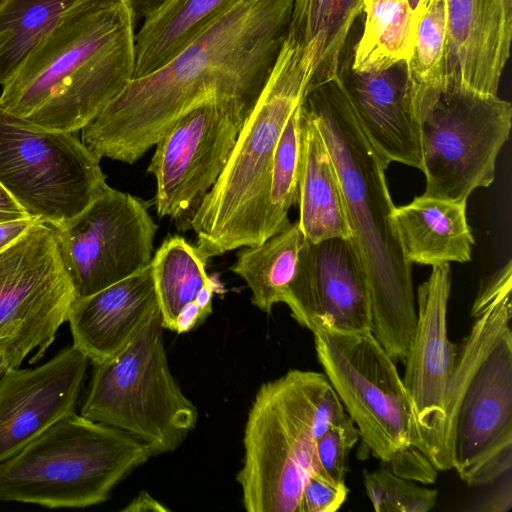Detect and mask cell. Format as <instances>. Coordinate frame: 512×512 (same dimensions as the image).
<instances>
[{
  "label": "cell",
  "mask_w": 512,
  "mask_h": 512,
  "mask_svg": "<svg viewBox=\"0 0 512 512\" xmlns=\"http://www.w3.org/2000/svg\"><path fill=\"white\" fill-rule=\"evenodd\" d=\"M445 53V0H425L415 29L413 50L406 62L413 103L417 98L443 87Z\"/></svg>",
  "instance_id": "obj_29"
},
{
  "label": "cell",
  "mask_w": 512,
  "mask_h": 512,
  "mask_svg": "<svg viewBox=\"0 0 512 512\" xmlns=\"http://www.w3.org/2000/svg\"><path fill=\"white\" fill-rule=\"evenodd\" d=\"M300 104L289 117L278 141L272 165L265 240L286 229L290 208L298 202L300 164Z\"/></svg>",
  "instance_id": "obj_30"
},
{
  "label": "cell",
  "mask_w": 512,
  "mask_h": 512,
  "mask_svg": "<svg viewBox=\"0 0 512 512\" xmlns=\"http://www.w3.org/2000/svg\"><path fill=\"white\" fill-rule=\"evenodd\" d=\"M206 262L196 246L177 235L166 238L154 252L151 266L164 329L174 331L180 311L215 282Z\"/></svg>",
  "instance_id": "obj_27"
},
{
  "label": "cell",
  "mask_w": 512,
  "mask_h": 512,
  "mask_svg": "<svg viewBox=\"0 0 512 512\" xmlns=\"http://www.w3.org/2000/svg\"><path fill=\"white\" fill-rule=\"evenodd\" d=\"M75 297L55 229L36 223L0 252V352L40 360Z\"/></svg>",
  "instance_id": "obj_12"
},
{
  "label": "cell",
  "mask_w": 512,
  "mask_h": 512,
  "mask_svg": "<svg viewBox=\"0 0 512 512\" xmlns=\"http://www.w3.org/2000/svg\"><path fill=\"white\" fill-rule=\"evenodd\" d=\"M30 217L10 192L0 183V223Z\"/></svg>",
  "instance_id": "obj_36"
},
{
  "label": "cell",
  "mask_w": 512,
  "mask_h": 512,
  "mask_svg": "<svg viewBox=\"0 0 512 512\" xmlns=\"http://www.w3.org/2000/svg\"><path fill=\"white\" fill-rule=\"evenodd\" d=\"M80 0H0V85Z\"/></svg>",
  "instance_id": "obj_28"
},
{
  "label": "cell",
  "mask_w": 512,
  "mask_h": 512,
  "mask_svg": "<svg viewBox=\"0 0 512 512\" xmlns=\"http://www.w3.org/2000/svg\"><path fill=\"white\" fill-rule=\"evenodd\" d=\"M163 329L159 309L120 352L94 364L80 412L127 433L152 456L178 448L198 419L170 371Z\"/></svg>",
  "instance_id": "obj_9"
},
{
  "label": "cell",
  "mask_w": 512,
  "mask_h": 512,
  "mask_svg": "<svg viewBox=\"0 0 512 512\" xmlns=\"http://www.w3.org/2000/svg\"><path fill=\"white\" fill-rule=\"evenodd\" d=\"M332 157L351 238L370 293L371 332L394 362H404L416 327L411 264L393 221L387 164L361 129L338 75L304 93L301 101Z\"/></svg>",
  "instance_id": "obj_2"
},
{
  "label": "cell",
  "mask_w": 512,
  "mask_h": 512,
  "mask_svg": "<svg viewBox=\"0 0 512 512\" xmlns=\"http://www.w3.org/2000/svg\"><path fill=\"white\" fill-rule=\"evenodd\" d=\"M348 491L345 483L337 484L314 473L303 486L297 512H335L346 501Z\"/></svg>",
  "instance_id": "obj_33"
},
{
  "label": "cell",
  "mask_w": 512,
  "mask_h": 512,
  "mask_svg": "<svg viewBox=\"0 0 512 512\" xmlns=\"http://www.w3.org/2000/svg\"><path fill=\"white\" fill-rule=\"evenodd\" d=\"M407 1H408L409 7H410V10H411V13H412L414 19L416 20V22H418L421 14L424 10L425 0H407Z\"/></svg>",
  "instance_id": "obj_40"
},
{
  "label": "cell",
  "mask_w": 512,
  "mask_h": 512,
  "mask_svg": "<svg viewBox=\"0 0 512 512\" xmlns=\"http://www.w3.org/2000/svg\"><path fill=\"white\" fill-rule=\"evenodd\" d=\"M100 160L74 133L0 107V183L30 217L54 227L81 213L109 186Z\"/></svg>",
  "instance_id": "obj_11"
},
{
  "label": "cell",
  "mask_w": 512,
  "mask_h": 512,
  "mask_svg": "<svg viewBox=\"0 0 512 512\" xmlns=\"http://www.w3.org/2000/svg\"><path fill=\"white\" fill-rule=\"evenodd\" d=\"M330 387L325 374L293 369L258 389L236 476L248 512H297L306 480L317 473L315 415Z\"/></svg>",
  "instance_id": "obj_7"
},
{
  "label": "cell",
  "mask_w": 512,
  "mask_h": 512,
  "mask_svg": "<svg viewBox=\"0 0 512 512\" xmlns=\"http://www.w3.org/2000/svg\"><path fill=\"white\" fill-rule=\"evenodd\" d=\"M495 486L472 510L484 512H507L512 507V472L503 474L493 482Z\"/></svg>",
  "instance_id": "obj_34"
},
{
  "label": "cell",
  "mask_w": 512,
  "mask_h": 512,
  "mask_svg": "<svg viewBox=\"0 0 512 512\" xmlns=\"http://www.w3.org/2000/svg\"><path fill=\"white\" fill-rule=\"evenodd\" d=\"M364 23L353 45L350 67L371 71L407 62L417 22L407 0H363Z\"/></svg>",
  "instance_id": "obj_26"
},
{
  "label": "cell",
  "mask_w": 512,
  "mask_h": 512,
  "mask_svg": "<svg viewBox=\"0 0 512 512\" xmlns=\"http://www.w3.org/2000/svg\"><path fill=\"white\" fill-rule=\"evenodd\" d=\"M295 0H235L154 72L131 80L81 141L98 158L134 164L187 110L215 97L245 120L287 38Z\"/></svg>",
  "instance_id": "obj_1"
},
{
  "label": "cell",
  "mask_w": 512,
  "mask_h": 512,
  "mask_svg": "<svg viewBox=\"0 0 512 512\" xmlns=\"http://www.w3.org/2000/svg\"><path fill=\"white\" fill-rule=\"evenodd\" d=\"M445 84L497 95L510 57L512 0H445Z\"/></svg>",
  "instance_id": "obj_19"
},
{
  "label": "cell",
  "mask_w": 512,
  "mask_h": 512,
  "mask_svg": "<svg viewBox=\"0 0 512 512\" xmlns=\"http://www.w3.org/2000/svg\"><path fill=\"white\" fill-rule=\"evenodd\" d=\"M363 484L377 512H428L437 501V490L421 487L386 466L364 470Z\"/></svg>",
  "instance_id": "obj_31"
},
{
  "label": "cell",
  "mask_w": 512,
  "mask_h": 512,
  "mask_svg": "<svg viewBox=\"0 0 512 512\" xmlns=\"http://www.w3.org/2000/svg\"><path fill=\"white\" fill-rule=\"evenodd\" d=\"M358 440L352 420L328 428L315 440L317 473L334 483H345L349 454Z\"/></svg>",
  "instance_id": "obj_32"
},
{
  "label": "cell",
  "mask_w": 512,
  "mask_h": 512,
  "mask_svg": "<svg viewBox=\"0 0 512 512\" xmlns=\"http://www.w3.org/2000/svg\"><path fill=\"white\" fill-rule=\"evenodd\" d=\"M304 235L299 223L293 222L283 231L260 244L245 246L230 270L245 281L251 291V302L265 313L283 303L298 264Z\"/></svg>",
  "instance_id": "obj_25"
},
{
  "label": "cell",
  "mask_w": 512,
  "mask_h": 512,
  "mask_svg": "<svg viewBox=\"0 0 512 512\" xmlns=\"http://www.w3.org/2000/svg\"><path fill=\"white\" fill-rule=\"evenodd\" d=\"M135 18L126 0H80L2 85L0 107L75 133L133 80Z\"/></svg>",
  "instance_id": "obj_3"
},
{
  "label": "cell",
  "mask_w": 512,
  "mask_h": 512,
  "mask_svg": "<svg viewBox=\"0 0 512 512\" xmlns=\"http://www.w3.org/2000/svg\"><path fill=\"white\" fill-rule=\"evenodd\" d=\"M133 13L135 21L146 19L157 13L169 0H126Z\"/></svg>",
  "instance_id": "obj_38"
},
{
  "label": "cell",
  "mask_w": 512,
  "mask_h": 512,
  "mask_svg": "<svg viewBox=\"0 0 512 512\" xmlns=\"http://www.w3.org/2000/svg\"><path fill=\"white\" fill-rule=\"evenodd\" d=\"M235 0H169L135 34L133 79L159 69L197 38Z\"/></svg>",
  "instance_id": "obj_24"
},
{
  "label": "cell",
  "mask_w": 512,
  "mask_h": 512,
  "mask_svg": "<svg viewBox=\"0 0 512 512\" xmlns=\"http://www.w3.org/2000/svg\"><path fill=\"white\" fill-rule=\"evenodd\" d=\"M124 512H166L169 511L162 503L153 498L149 493L140 492L124 509Z\"/></svg>",
  "instance_id": "obj_37"
},
{
  "label": "cell",
  "mask_w": 512,
  "mask_h": 512,
  "mask_svg": "<svg viewBox=\"0 0 512 512\" xmlns=\"http://www.w3.org/2000/svg\"><path fill=\"white\" fill-rule=\"evenodd\" d=\"M159 310L151 262L137 273L90 296L74 299L68 314L73 343L89 362L120 352Z\"/></svg>",
  "instance_id": "obj_20"
},
{
  "label": "cell",
  "mask_w": 512,
  "mask_h": 512,
  "mask_svg": "<svg viewBox=\"0 0 512 512\" xmlns=\"http://www.w3.org/2000/svg\"><path fill=\"white\" fill-rule=\"evenodd\" d=\"M313 335L318 361L366 448L402 478L435 482L437 470L415 447V426L402 378L372 332Z\"/></svg>",
  "instance_id": "obj_8"
},
{
  "label": "cell",
  "mask_w": 512,
  "mask_h": 512,
  "mask_svg": "<svg viewBox=\"0 0 512 512\" xmlns=\"http://www.w3.org/2000/svg\"><path fill=\"white\" fill-rule=\"evenodd\" d=\"M363 0H295L286 42L307 73L305 92L339 74L351 60ZM304 92V93H305Z\"/></svg>",
  "instance_id": "obj_21"
},
{
  "label": "cell",
  "mask_w": 512,
  "mask_h": 512,
  "mask_svg": "<svg viewBox=\"0 0 512 512\" xmlns=\"http://www.w3.org/2000/svg\"><path fill=\"white\" fill-rule=\"evenodd\" d=\"M151 457L127 433L70 412L0 462V501L51 509L97 505Z\"/></svg>",
  "instance_id": "obj_6"
},
{
  "label": "cell",
  "mask_w": 512,
  "mask_h": 512,
  "mask_svg": "<svg viewBox=\"0 0 512 512\" xmlns=\"http://www.w3.org/2000/svg\"><path fill=\"white\" fill-rule=\"evenodd\" d=\"M245 121L209 97L184 112L159 138L147 168L156 180L159 217L189 229L193 212L224 170Z\"/></svg>",
  "instance_id": "obj_14"
},
{
  "label": "cell",
  "mask_w": 512,
  "mask_h": 512,
  "mask_svg": "<svg viewBox=\"0 0 512 512\" xmlns=\"http://www.w3.org/2000/svg\"><path fill=\"white\" fill-rule=\"evenodd\" d=\"M38 222L42 221L35 217H27L0 223V252Z\"/></svg>",
  "instance_id": "obj_35"
},
{
  "label": "cell",
  "mask_w": 512,
  "mask_h": 512,
  "mask_svg": "<svg viewBox=\"0 0 512 512\" xmlns=\"http://www.w3.org/2000/svg\"><path fill=\"white\" fill-rule=\"evenodd\" d=\"M53 228L76 298H83L148 266L158 226L146 202L108 186Z\"/></svg>",
  "instance_id": "obj_13"
},
{
  "label": "cell",
  "mask_w": 512,
  "mask_h": 512,
  "mask_svg": "<svg viewBox=\"0 0 512 512\" xmlns=\"http://www.w3.org/2000/svg\"><path fill=\"white\" fill-rule=\"evenodd\" d=\"M450 287L448 263L433 266L418 287L416 327L403 362L402 382L410 401L415 447L437 471H443L441 429L457 353V344L447 332Z\"/></svg>",
  "instance_id": "obj_15"
},
{
  "label": "cell",
  "mask_w": 512,
  "mask_h": 512,
  "mask_svg": "<svg viewBox=\"0 0 512 512\" xmlns=\"http://www.w3.org/2000/svg\"><path fill=\"white\" fill-rule=\"evenodd\" d=\"M393 221L407 261L436 266L470 261L474 238L466 217V201L422 194L395 207Z\"/></svg>",
  "instance_id": "obj_23"
},
{
  "label": "cell",
  "mask_w": 512,
  "mask_h": 512,
  "mask_svg": "<svg viewBox=\"0 0 512 512\" xmlns=\"http://www.w3.org/2000/svg\"><path fill=\"white\" fill-rule=\"evenodd\" d=\"M424 195L466 201L495 178L497 156L512 124L511 104L498 95L445 84L417 98Z\"/></svg>",
  "instance_id": "obj_10"
},
{
  "label": "cell",
  "mask_w": 512,
  "mask_h": 512,
  "mask_svg": "<svg viewBox=\"0 0 512 512\" xmlns=\"http://www.w3.org/2000/svg\"><path fill=\"white\" fill-rule=\"evenodd\" d=\"M300 164L298 220L304 238L312 243L351 237L338 174L314 120L300 103Z\"/></svg>",
  "instance_id": "obj_22"
},
{
  "label": "cell",
  "mask_w": 512,
  "mask_h": 512,
  "mask_svg": "<svg viewBox=\"0 0 512 512\" xmlns=\"http://www.w3.org/2000/svg\"><path fill=\"white\" fill-rule=\"evenodd\" d=\"M351 61V60H350ZM338 74L354 115L382 160L422 169L419 123L408 84L407 63Z\"/></svg>",
  "instance_id": "obj_18"
},
{
  "label": "cell",
  "mask_w": 512,
  "mask_h": 512,
  "mask_svg": "<svg viewBox=\"0 0 512 512\" xmlns=\"http://www.w3.org/2000/svg\"><path fill=\"white\" fill-rule=\"evenodd\" d=\"M511 288L507 268L482 283L445 399L443 471L455 469L470 486L489 485L512 470Z\"/></svg>",
  "instance_id": "obj_4"
},
{
  "label": "cell",
  "mask_w": 512,
  "mask_h": 512,
  "mask_svg": "<svg viewBox=\"0 0 512 512\" xmlns=\"http://www.w3.org/2000/svg\"><path fill=\"white\" fill-rule=\"evenodd\" d=\"M26 356L14 350L0 352V379L9 368H18Z\"/></svg>",
  "instance_id": "obj_39"
},
{
  "label": "cell",
  "mask_w": 512,
  "mask_h": 512,
  "mask_svg": "<svg viewBox=\"0 0 512 512\" xmlns=\"http://www.w3.org/2000/svg\"><path fill=\"white\" fill-rule=\"evenodd\" d=\"M307 73L284 42L270 77L239 131L230 158L189 221L207 261L265 241V222L275 150L301 103Z\"/></svg>",
  "instance_id": "obj_5"
},
{
  "label": "cell",
  "mask_w": 512,
  "mask_h": 512,
  "mask_svg": "<svg viewBox=\"0 0 512 512\" xmlns=\"http://www.w3.org/2000/svg\"><path fill=\"white\" fill-rule=\"evenodd\" d=\"M301 326L316 332L371 331L368 282L351 237L304 238L284 302Z\"/></svg>",
  "instance_id": "obj_16"
},
{
  "label": "cell",
  "mask_w": 512,
  "mask_h": 512,
  "mask_svg": "<svg viewBox=\"0 0 512 512\" xmlns=\"http://www.w3.org/2000/svg\"><path fill=\"white\" fill-rule=\"evenodd\" d=\"M87 357L73 345L35 368H9L0 379V462L62 416L76 411Z\"/></svg>",
  "instance_id": "obj_17"
}]
</instances>
